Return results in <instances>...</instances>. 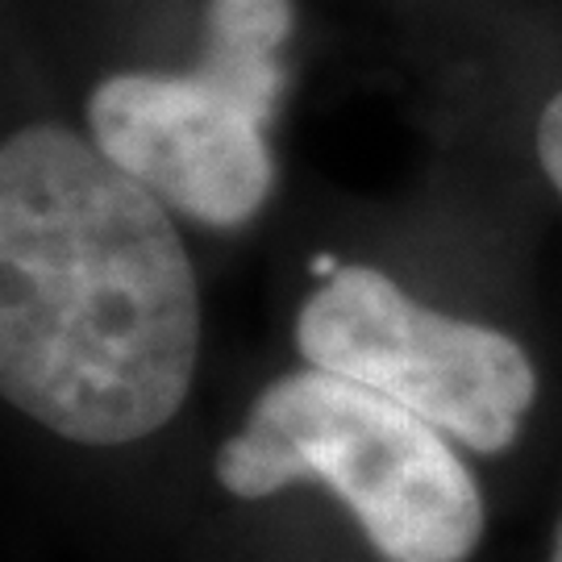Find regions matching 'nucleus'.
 <instances>
[{
    "mask_svg": "<svg viewBox=\"0 0 562 562\" xmlns=\"http://www.w3.org/2000/svg\"><path fill=\"white\" fill-rule=\"evenodd\" d=\"M201 280L176 213L59 121L0 146V392L88 450L155 438L201 367Z\"/></svg>",
    "mask_w": 562,
    "mask_h": 562,
    "instance_id": "nucleus-1",
    "label": "nucleus"
},
{
    "mask_svg": "<svg viewBox=\"0 0 562 562\" xmlns=\"http://www.w3.org/2000/svg\"><path fill=\"white\" fill-rule=\"evenodd\" d=\"M213 480L234 501L322 487L383 562H471L487 533L462 446L367 383L308 362L255 392L213 454Z\"/></svg>",
    "mask_w": 562,
    "mask_h": 562,
    "instance_id": "nucleus-2",
    "label": "nucleus"
},
{
    "mask_svg": "<svg viewBox=\"0 0 562 562\" xmlns=\"http://www.w3.org/2000/svg\"><path fill=\"white\" fill-rule=\"evenodd\" d=\"M292 0H209L192 71H117L88 92V138L176 217L241 229L276 192L267 125L283 92Z\"/></svg>",
    "mask_w": 562,
    "mask_h": 562,
    "instance_id": "nucleus-3",
    "label": "nucleus"
},
{
    "mask_svg": "<svg viewBox=\"0 0 562 562\" xmlns=\"http://www.w3.org/2000/svg\"><path fill=\"white\" fill-rule=\"evenodd\" d=\"M292 341L308 367L367 383L480 459L521 442L542 396L525 341L429 308L371 262L329 271L296 308Z\"/></svg>",
    "mask_w": 562,
    "mask_h": 562,
    "instance_id": "nucleus-4",
    "label": "nucleus"
},
{
    "mask_svg": "<svg viewBox=\"0 0 562 562\" xmlns=\"http://www.w3.org/2000/svg\"><path fill=\"white\" fill-rule=\"evenodd\" d=\"M533 150H538V167H542L546 183L562 196V88L542 104Z\"/></svg>",
    "mask_w": 562,
    "mask_h": 562,
    "instance_id": "nucleus-5",
    "label": "nucleus"
},
{
    "mask_svg": "<svg viewBox=\"0 0 562 562\" xmlns=\"http://www.w3.org/2000/svg\"><path fill=\"white\" fill-rule=\"evenodd\" d=\"M546 562H562V513L554 521V533H550V550H546Z\"/></svg>",
    "mask_w": 562,
    "mask_h": 562,
    "instance_id": "nucleus-6",
    "label": "nucleus"
}]
</instances>
